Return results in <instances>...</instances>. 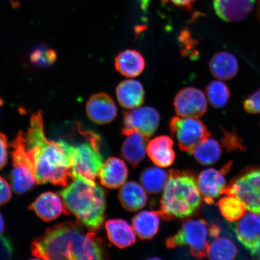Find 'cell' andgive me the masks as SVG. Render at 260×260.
<instances>
[{
	"label": "cell",
	"instance_id": "32",
	"mask_svg": "<svg viewBox=\"0 0 260 260\" xmlns=\"http://www.w3.org/2000/svg\"><path fill=\"white\" fill-rule=\"evenodd\" d=\"M243 107L249 113H260V89L244 101Z\"/></svg>",
	"mask_w": 260,
	"mask_h": 260
},
{
	"label": "cell",
	"instance_id": "41",
	"mask_svg": "<svg viewBox=\"0 0 260 260\" xmlns=\"http://www.w3.org/2000/svg\"><path fill=\"white\" fill-rule=\"evenodd\" d=\"M3 105V100H2V98L0 97V107H1Z\"/></svg>",
	"mask_w": 260,
	"mask_h": 260
},
{
	"label": "cell",
	"instance_id": "31",
	"mask_svg": "<svg viewBox=\"0 0 260 260\" xmlns=\"http://www.w3.org/2000/svg\"><path fill=\"white\" fill-rule=\"evenodd\" d=\"M57 60V54L53 49L40 47L36 49L30 55L32 63L40 67L53 64Z\"/></svg>",
	"mask_w": 260,
	"mask_h": 260
},
{
	"label": "cell",
	"instance_id": "8",
	"mask_svg": "<svg viewBox=\"0 0 260 260\" xmlns=\"http://www.w3.org/2000/svg\"><path fill=\"white\" fill-rule=\"evenodd\" d=\"M10 146L12 148L13 169L9 176L12 189L17 194L27 193L38 184L18 134Z\"/></svg>",
	"mask_w": 260,
	"mask_h": 260
},
{
	"label": "cell",
	"instance_id": "4",
	"mask_svg": "<svg viewBox=\"0 0 260 260\" xmlns=\"http://www.w3.org/2000/svg\"><path fill=\"white\" fill-rule=\"evenodd\" d=\"M201 203L193 172L171 170L161 199V217L165 220L183 219L196 212Z\"/></svg>",
	"mask_w": 260,
	"mask_h": 260
},
{
	"label": "cell",
	"instance_id": "34",
	"mask_svg": "<svg viewBox=\"0 0 260 260\" xmlns=\"http://www.w3.org/2000/svg\"><path fill=\"white\" fill-rule=\"evenodd\" d=\"M12 197L11 187L2 177H0V206L7 203Z\"/></svg>",
	"mask_w": 260,
	"mask_h": 260
},
{
	"label": "cell",
	"instance_id": "35",
	"mask_svg": "<svg viewBox=\"0 0 260 260\" xmlns=\"http://www.w3.org/2000/svg\"><path fill=\"white\" fill-rule=\"evenodd\" d=\"M8 139L5 134L0 133V170L5 167L8 160Z\"/></svg>",
	"mask_w": 260,
	"mask_h": 260
},
{
	"label": "cell",
	"instance_id": "2",
	"mask_svg": "<svg viewBox=\"0 0 260 260\" xmlns=\"http://www.w3.org/2000/svg\"><path fill=\"white\" fill-rule=\"evenodd\" d=\"M79 222H65L48 229L31 245L35 258L42 259H102L103 242L93 231L86 232Z\"/></svg>",
	"mask_w": 260,
	"mask_h": 260
},
{
	"label": "cell",
	"instance_id": "15",
	"mask_svg": "<svg viewBox=\"0 0 260 260\" xmlns=\"http://www.w3.org/2000/svg\"><path fill=\"white\" fill-rule=\"evenodd\" d=\"M197 185L204 201L209 204H213L214 200L223 194L226 187L222 172L214 168L201 172L197 179Z\"/></svg>",
	"mask_w": 260,
	"mask_h": 260
},
{
	"label": "cell",
	"instance_id": "1",
	"mask_svg": "<svg viewBox=\"0 0 260 260\" xmlns=\"http://www.w3.org/2000/svg\"><path fill=\"white\" fill-rule=\"evenodd\" d=\"M38 184L66 187L71 178V158L59 142L45 136L41 112L32 115L27 132L18 133Z\"/></svg>",
	"mask_w": 260,
	"mask_h": 260
},
{
	"label": "cell",
	"instance_id": "5",
	"mask_svg": "<svg viewBox=\"0 0 260 260\" xmlns=\"http://www.w3.org/2000/svg\"><path fill=\"white\" fill-rule=\"evenodd\" d=\"M82 134L83 140L77 144L64 140L58 141L71 158V178L81 176L95 181L104 164L100 138L89 130L82 129Z\"/></svg>",
	"mask_w": 260,
	"mask_h": 260
},
{
	"label": "cell",
	"instance_id": "11",
	"mask_svg": "<svg viewBox=\"0 0 260 260\" xmlns=\"http://www.w3.org/2000/svg\"><path fill=\"white\" fill-rule=\"evenodd\" d=\"M174 106L177 115L182 118H199L207 110L206 95L192 87L181 90L175 96Z\"/></svg>",
	"mask_w": 260,
	"mask_h": 260
},
{
	"label": "cell",
	"instance_id": "23",
	"mask_svg": "<svg viewBox=\"0 0 260 260\" xmlns=\"http://www.w3.org/2000/svg\"><path fill=\"white\" fill-rule=\"evenodd\" d=\"M209 68L211 74L216 79L228 80L236 76L239 70V63L233 54L222 51L211 58Z\"/></svg>",
	"mask_w": 260,
	"mask_h": 260
},
{
	"label": "cell",
	"instance_id": "37",
	"mask_svg": "<svg viewBox=\"0 0 260 260\" xmlns=\"http://www.w3.org/2000/svg\"><path fill=\"white\" fill-rule=\"evenodd\" d=\"M139 1L140 4H141V7L143 11H146V10L148 9L150 0H139Z\"/></svg>",
	"mask_w": 260,
	"mask_h": 260
},
{
	"label": "cell",
	"instance_id": "39",
	"mask_svg": "<svg viewBox=\"0 0 260 260\" xmlns=\"http://www.w3.org/2000/svg\"><path fill=\"white\" fill-rule=\"evenodd\" d=\"M253 256H255L256 258L260 259V241L258 243L257 248H256L254 254H253Z\"/></svg>",
	"mask_w": 260,
	"mask_h": 260
},
{
	"label": "cell",
	"instance_id": "19",
	"mask_svg": "<svg viewBox=\"0 0 260 260\" xmlns=\"http://www.w3.org/2000/svg\"><path fill=\"white\" fill-rule=\"evenodd\" d=\"M173 141L168 136H160L149 141L146 152L152 162L160 167H168L173 164L175 154Z\"/></svg>",
	"mask_w": 260,
	"mask_h": 260
},
{
	"label": "cell",
	"instance_id": "29",
	"mask_svg": "<svg viewBox=\"0 0 260 260\" xmlns=\"http://www.w3.org/2000/svg\"><path fill=\"white\" fill-rule=\"evenodd\" d=\"M237 253L235 243L225 237H217L209 245L207 256L211 259L231 260L236 258Z\"/></svg>",
	"mask_w": 260,
	"mask_h": 260
},
{
	"label": "cell",
	"instance_id": "10",
	"mask_svg": "<svg viewBox=\"0 0 260 260\" xmlns=\"http://www.w3.org/2000/svg\"><path fill=\"white\" fill-rule=\"evenodd\" d=\"M122 133L137 132L149 138L157 131L160 122V115L153 107H137L123 113Z\"/></svg>",
	"mask_w": 260,
	"mask_h": 260
},
{
	"label": "cell",
	"instance_id": "22",
	"mask_svg": "<svg viewBox=\"0 0 260 260\" xmlns=\"http://www.w3.org/2000/svg\"><path fill=\"white\" fill-rule=\"evenodd\" d=\"M161 215L159 211H144L133 217L132 227L141 240H149L157 234L160 228Z\"/></svg>",
	"mask_w": 260,
	"mask_h": 260
},
{
	"label": "cell",
	"instance_id": "16",
	"mask_svg": "<svg viewBox=\"0 0 260 260\" xmlns=\"http://www.w3.org/2000/svg\"><path fill=\"white\" fill-rule=\"evenodd\" d=\"M255 0H213L217 16L222 20L236 22L244 20L251 14Z\"/></svg>",
	"mask_w": 260,
	"mask_h": 260
},
{
	"label": "cell",
	"instance_id": "17",
	"mask_svg": "<svg viewBox=\"0 0 260 260\" xmlns=\"http://www.w3.org/2000/svg\"><path fill=\"white\" fill-rule=\"evenodd\" d=\"M128 175V167L124 161L118 158L110 157L104 162L98 177L103 186L115 189L124 184Z\"/></svg>",
	"mask_w": 260,
	"mask_h": 260
},
{
	"label": "cell",
	"instance_id": "3",
	"mask_svg": "<svg viewBox=\"0 0 260 260\" xmlns=\"http://www.w3.org/2000/svg\"><path fill=\"white\" fill-rule=\"evenodd\" d=\"M61 191L65 206L77 222L86 229L95 231L105 220L106 199L104 191L95 183L83 177L73 179Z\"/></svg>",
	"mask_w": 260,
	"mask_h": 260
},
{
	"label": "cell",
	"instance_id": "9",
	"mask_svg": "<svg viewBox=\"0 0 260 260\" xmlns=\"http://www.w3.org/2000/svg\"><path fill=\"white\" fill-rule=\"evenodd\" d=\"M222 194L234 195L250 212L260 214V170L248 172L226 186Z\"/></svg>",
	"mask_w": 260,
	"mask_h": 260
},
{
	"label": "cell",
	"instance_id": "38",
	"mask_svg": "<svg viewBox=\"0 0 260 260\" xmlns=\"http://www.w3.org/2000/svg\"><path fill=\"white\" fill-rule=\"evenodd\" d=\"M5 229V221L3 219V217L1 214H0V236L2 235V234L4 231Z\"/></svg>",
	"mask_w": 260,
	"mask_h": 260
},
{
	"label": "cell",
	"instance_id": "28",
	"mask_svg": "<svg viewBox=\"0 0 260 260\" xmlns=\"http://www.w3.org/2000/svg\"><path fill=\"white\" fill-rule=\"evenodd\" d=\"M225 195L217 203L220 213L229 222H237L245 215L247 208L239 198L234 195Z\"/></svg>",
	"mask_w": 260,
	"mask_h": 260
},
{
	"label": "cell",
	"instance_id": "6",
	"mask_svg": "<svg viewBox=\"0 0 260 260\" xmlns=\"http://www.w3.org/2000/svg\"><path fill=\"white\" fill-rule=\"evenodd\" d=\"M210 229L209 223L204 219L187 220L176 234L166 240V246L169 249L187 246L191 255L203 259L207 256Z\"/></svg>",
	"mask_w": 260,
	"mask_h": 260
},
{
	"label": "cell",
	"instance_id": "36",
	"mask_svg": "<svg viewBox=\"0 0 260 260\" xmlns=\"http://www.w3.org/2000/svg\"><path fill=\"white\" fill-rule=\"evenodd\" d=\"M162 2L165 3L170 2L172 4L177 6L178 7L191 10L192 9L195 0H162Z\"/></svg>",
	"mask_w": 260,
	"mask_h": 260
},
{
	"label": "cell",
	"instance_id": "33",
	"mask_svg": "<svg viewBox=\"0 0 260 260\" xmlns=\"http://www.w3.org/2000/svg\"><path fill=\"white\" fill-rule=\"evenodd\" d=\"M13 255V247L6 237L0 236V259H9Z\"/></svg>",
	"mask_w": 260,
	"mask_h": 260
},
{
	"label": "cell",
	"instance_id": "30",
	"mask_svg": "<svg viewBox=\"0 0 260 260\" xmlns=\"http://www.w3.org/2000/svg\"><path fill=\"white\" fill-rule=\"evenodd\" d=\"M206 92L211 105L216 108H222L229 102L230 90L222 81H211L206 87Z\"/></svg>",
	"mask_w": 260,
	"mask_h": 260
},
{
	"label": "cell",
	"instance_id": "12",
	"mask_svg": "<svg viewBox=\"0 0 260 260\" xmlns=\"http://www.w3.org/2000/svg\"><path fill=\"white\" fill-rule=\"evenodd\" d=\"M234 230L237 239L253 256L260 241V214L246 213L237 220Z\"/></svg>",
	"mask_w": 260,
	"mask_h": 260
},
{
	"label": "cell",
	"instance_id": "27",
	"mask_svg": "<svg viewBox=\"0 0 260 260\" xmlns=\"http://www.w3.org/2000/svg\"><path fill=\"white\" fill-rule=\"evenodd\" d=\"M168 174L158 167L145 169L141 174L140 181L143 187L149 193L157 194L164 189Z\"/></svg>",
	"mask_w": 260,
	"mask_h": 260
},
{
	"label": "cell",
	"instance_id": "24",
	"mask_svg": "<svg viewBox=\"0 0 260 260\" xmlns=\"http://www.w3.org/2000/svg\"><path fill=\"white\" fill-rule=\"evenodd\" d=\"M115 68L119 73L127 77L139 76L145 68L144 57L135 50H126L120 53L115 59Z\"/></svg>",
	"mask_w": 260,
	"mask_h": 260
},
{
	"label": "cell",
	"instance_id": "40",
	"mask_svg": "<svg viewBox=\"0 0 260 260\" xmlns=\"http://www.w3.org/2000/svg\"><path fill=\"white\" fill-rule=\"evenodd\" d=\"M258 16L260 20V0H258Z\"/></svg>",
	"mask_w": 260,
	"mask_h": 260
},
{
	"label": "cell",
	"instance_id": "13",
	"mask_svg": "<svg viewBox=\"0 0 260 260\" xmlns=\"http://www.w3.org/2000/svg\"><path fill=\"white\" fill-rule=\"evenodd\" d=\"M86 112L91 121L99 125L110 123L118 115L115 102L105 93H97L90 98L86 105Z\"/></svg>",
	"mask_w": 260,
	"mask_h": 260
},
{
	"label": "cell",
	"instance_id": "18",
	"mask_svg": "<svg viewBox=\"0 0 260 260\" xmlns=\"http://www.w3.org/2000/svg\"><path fill=\"white\" fill-rule=\"evenodd\" d=\"M126 136L121 147V154L123 158L133 167H136L145 157L149 138L137 132L123 133Z\"/></svg>",
	"mask_w": 260,
	"mask_h": 260
},
{
	"label": "cell",
	"instance_id": "20",
	"mask_svg": "<svg viewBox=\"0 0 260 260\" xmlns=\"http://www.w3.org/2000/svg\"><path fill=\"white\" fill-rule=\"evenodd\" d=\"M119 105L126 109H133L144 103L145 90L139 81L126 80L120 83L116 90Z\"/></svg>",
	"mask_w": 260,
	"mask_h": 260
},
{
	"label": "cell",
	"instance_id": "14",
	"mask_svg": "<svg viewBox=\"0 0 260 260\" xmlns=\"http://www.w3.org/2000/svg\"><path fill=\"white\" fill-rule=\"evenodd\" d=\"M29 209L45 222L56 219L63 214H69L63 199L57 193L50 191L40 195Z\"/></svg>",
	"mask_w": 260,
	"mask_h": 260
},
{
	"label": "cell",
	"instance_id": "21",
	"mask_svg": "<svg viewBox=\"0 0 260 260\" xmlns=\"http://www.w3.org/2000/svg\"><path fill=\"white\" fill-rule=\"evenodd\" d=\"M105 229L110 242L119 248H126L136 242L135 231L126 221L110 219L105 223Z\"/></svg>",
	"mask_w": 260,
	"mask_h": 260
},
{
	"label": "cell",
	"instance_id": "26",
	"mask_svg": "<svg viewBox=\"0 0 260 260\" xmlns=\"http://www.w3.org/2000/svg\"><path fill=\"white\" fill-rule=\"evenodd\" d=\"M191 154L203 165L215 164L222 155V148L216 140L208 138L195 146Z\"/></svg>",
	"mask_w": 260,
	"mask_h": 260
},
{
	"label": "cell",
	"instance_id": "25",
	"mask_svg": "<svg viewBox=\"0 0 260 260\" xmlns=\"http://www.w3.org/2000/svg\"><path fill=\"white\" fill-rule=\"evenodd\" d=\"M119 198L123 207L129 211L142 209L148 200L144 188L134 181H129L122 185Z\"/></svg>",
	"mask_w": 260,
	"mask_h": 260
},
{
	"label": "cell",
	"instance_id": "7",
	"mask_svg": "<svg viewBox=\"0 0 260 260\" xmlns=\"http://www.w3.org/2000/svg\"><path fill=\"white\" fill-rule=\"evenodd\" d=\"M170 127L179 148L189 154L195 146L211 136L206 125L198 118L174 116L171 119Z\"/></svg>",
	"mask_w": 260,
	"mask_h": 260
}]
</instances>
